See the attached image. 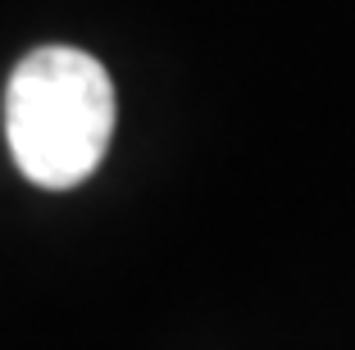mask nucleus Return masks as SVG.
<instances>
[{
    "label": "nucleus",
    "mask_w": 355,
    "mask_h": 350,
    "mask_svg": "<svg viewBox=\"0 0 355 350\" xmlns=\"http://www.w3.org/2000/svg\"><path fill=\"white\" fill-rule=\"evenodd\" d=\"M5 137L32 186L69 191L87 182L114 137V82L73 46H42L19 60L5 87Z\"/></svg>",
    "instance_id": "1"
}]
</instances>
